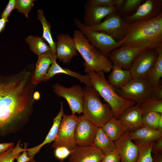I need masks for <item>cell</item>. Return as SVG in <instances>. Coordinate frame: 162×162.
<instances>
[{
  "instance_id": "6da1fadb",
  "label": "cell",
  "mask_w": 162,
  "mask_h": 162,
  "mask_svg": "<svg viewBox=\"0 0 162 162\" xmlns=\"http://www.w3.org/2000/svg\"><path fill=\"white\" fill-rule=\"evenodd\" d=\"M34 66L29 65L16 73L0 75V137L18 131L28 123L34 111L32 81Z\"/></svg>"
},
{
  "instance_id": "7a4b0ae2",
  "label": "cell",
  "mask_w": 162,
  "mask_h": 162,
  "mask_svg": "<svg viewBox=\"0 0 162 162\" xmlns=\"http://www.w3.org/2000/svg\"><path fill=\"white\" fill-rule=\"evenodd\" d=\"M124 38L121 46L147 49L162 47V13L149 20L128 23Z\"/></svg>"
},
{
  "instance_id": "3957f363",
  "label": "cell",
  "mask_w": 162,
  "mask_h": 162,
  "mask_svg": "<svg viewBox=\"0 0 162 162\" xmlns=\"http://www.w3.org/2000/svg\"><path fill=\"white\" fill-rule=\"evenodd\" d=\"M73 38L77 51L85 60L83 66L85 73L87 74L93 71L108 73L111 70L112 62L91 44L79 30L74 31Z\"/></svg>"
},
{
  "instance_id": "277c9868",
  "label": "cell",
  "mask_w": 162,
  "mask_h": 162,
  "mask_svg": "<svg viewBox=\"0 0 162 162\" xmlns=\"http://www.w3.org/2000/svg\"><path fill=\"white\" fill-rule=\"evenodd\" d=\"M87 74L92 87L110 106L116 118L118 119L127 109L136 104L134 102L124 99L118 95L116 88L106 78L104 72L93 71Z\"/></svg>"
},
{
  "instance_id": "5b68a950",
  "label": "cell",
  "mask_w": 162,
  "mask_h": 162,
  "mask_svg": "<svg viewBox=\"0 0 162 162\" xmlns=\"http://www.w3.org/2000/svg\"><path fill=\"white\" fill-rule=\"evenodd\" d=\"M83 90V114L96 127L102 128L113 117L112 109L107 103H102L99 94L92 86H85Z\"/></svg>"
},
{
  "instance_id": "8992f818",
  "label": "cell",
  "mask_w": 162,
  "mask_h": 162,
  "mask_svg": "<svg viewBox=\"0 0 162 162\" xmlns=\"http://www.w3.org/2000/svg\"><path fill=\"white\" fill-rule=\"evenodd\" d=\"M74 21L75 26L90 44L108 58L112 51L121 46L125 41V38L117 41L111 36L102 32L89 30L76 17L74 18Z\"/></svg>"
},
{
  "instance_id": "52a82bcc",
  "label": "cell",
  "mask_w": 162,
  "mask_h": 162,
  "mask_svg": "<svg viewBox=\"0 0 162 162\" xmlns=\"http://www.w3.org/2000/svg\"><path fill=\"white\" fill-rule=\"evenodd\" d=\"M78 117L75 114H63L56 138L52 144L55 148L64 147L72 151L76 147L75 136Z\"/></svg>"
},
{
  "instance_id": "ba28073f",
  "label": "cell",
  "mask_w": 162,
  "mask_h": 162,
  "mask_svg": "<svg viewBox=\"0 0 162 162\" xmlns=\"http://www.w3.org/2000/svg\"><path fill=\"white\" fill-rule=\"evenodd\" d=\"M152 88L146 78H133L124 86L116 90L123 98L140 104L150 98Z\"/></svg>"
},
{
  "instance_id": "9c48e42d",
  "label": "cell",
  "mask_w": 162,
  "mask_h": 162,
  "mask_svg": "<svg viewBox=\"0 0 162 162\" xmlns=\"http://www.w3.org/2000/svg\"><path fill=\"white\" fill-rule=\"evenodd\" d=\"M128 24L120 14L116 11L108 15L103 21L98 24L91 26H86L83 24L89 30L102 32L118 41L124 38Z\"/></svg>"
},
{
  "instance_id": "30bf717a",
  "label": "cell",
  "mask_w": 162,
  "mask_h": 162,
  "mask_svg": "<svg viewBox=\"0 0 162 162\" xmlns=\"http://www.w3.org/2000/svg\"><path fill=\"white\" fill-rule=\"evenodd\" d=\"M53 91L58 97L64 98L67 101L72 114L82 112L84 101L83 88L78 85L67 88L56 83L53 86Z\"/></svg>"
},
{
  "instance_id": "8fae6325",
  "label": "cell",
  "mask_w": 162,
  "mask_h": 162,
  "mask_svg": "<svg viewBox=\"0 0 162 162\" xmlns=\"http://www.w3.org/2000/svg\"><path fill=\"white\" fill-rule=\"evenodd\" d=\"M158 49L146 50L136 57L129 70L133 78H146L157 59Z\"/></svg>"
},
{
  "instance_id": "7c38bea8",
  "label": "cell",
  "mask_w": 162,
  "mask_h": 162,
  "mask_svg": "<svg viewBox=\"0 0 162 162\" xmlns=\"http://www.w3.org/2000/svg\"><path fill=\"white\" fill-rule=\"evenodd\" d=\"M147 50L148 49L141 47L121 46L112 51L108 58L112 64L129 70L136 57L141 52Z\"/></svg>"
},
{
  "instance_id": "4fadbf2b",
  "label": "cell",
  "mask_w": 162,
  "mask_h": 162,
  "mask_svg": "<svg viewBox=\"0 0 162 162\" xmlns=\"http://www.w3.org/2000/svg\"><path fill=\"white\" fill-rule=\"evenodd\" d=\"M162 13V0H147L140 4L133 14L124 17L126 22L131 23L152 19Z\"/></svg>"
},
{
  "instance_id": "5bb4252c",
  "label": "cell",
  "mask_w": 162,
  "mask_h": 162,
  "mask_svg": "<svg viewBox=\"0 0 162 162\" xmlns=\"http://www.w3.org/2000/svg\"><path fill=\"white\" fill-rule=\"evenodd\" d=\"M98 129V128L90 122L83 114L78 117L75 131L76 145L94 146Z\"/></svg>"
},
{
  "instance_id": "9a60e30c",
  "label": "cell",
  "mask_w": 162,
  "mask_h": 162,
  "mask_svg": "<svg viewBox=\"0 0 162 162\" xmlns=\"http://www.w3.org/2000/svg\"><path fill=\"white\" fill-rule=\"evenodd\" d=\"M56 54L57 59L63 64L69 63L74 56L78 54L73 38L66 33H61L57 36Z\"/></svg>"
},
{
  "instance_id": "2e32d148",
  "label": "cell",
  "mask_w": 162,
  "mask_h": 162,
  "mask_svg": "<svg viewBox=\"0 0 162 162\" xmlns=\"http://www.w3.org/2000/svg\"><path fill=\"white\" fill-rule=\"evenodd\" d=\"M104 154L94 146L76 145L70 155L68 162H100Z\"/></svg>"
},
{
  "instance_id": "e0dca14e",
  "label": "cell",
  "mask_w": 162,
  "mask_h": 162,
  "mask_svg": "<svg viewBox=\"0 0 162 162\" xmlns=\"http://www.w3.org/2000/svg\"><path fill=\"white\" fill-rule=\"evenodd\" d=\"M129 130L114 142L121 158V162H136L139 154L138 148L129 135Z\"/></svg>"
},
{
  "instance_id": "ac0fdd59",
  "label": "cell",
  "mask_w": 162,
  "mask_h": 162,
  "mask_svg": "<svg viewBox=\"0 0 162 162\" xmlns=\"http://www.w3.org/2000/svg\"><path fill=\"white\" fill-rule=\"evenodd\" d=\"M84 9L83 23L86 26L98 24L108 15L117 11L115 6L104 7L87 4L84 5Z\"/></svg>"
},
{
  "instance_id": "d6986e66",
  "label": "cell",
  "mask_w": 162,
  "mask_h": 162,
  "mask_svg": "<svg viewBox=\"0 0 162 162\" xmlns=\"http://www.w3.org/2000/svg\"><path fill=\"white\" fill-rule=\"evenodd\" d=\"M57 59L56 53L51 50L38 56V59L33 73L32 81L37 85L43 81L52 62Z\"/></svg>"
},
{
  "instance_id": "ffe728a7",
  "label": "cell",
  "mask_w": 162,
  "mask_h": 162,
  "mask_svg": "<svg viewBox=\"0 0 162 162\" xmlns=\"http://www.w3.org/2000/svg\"><path fill=\"white\" fill-rule=\"evenodd\" d=\"M142 116L140 106L136 104L127 109L118 119L129 130H136L143 126Z\"/></svg>"
},
{
  "instance_id": "44dd1931",
  "label": "cell",
  "mask_w": 162,
  "mask_h": 162,
  "mask_svg": "<svg viewBox=\"0 0 162 162\" xmlns=\"http://www.w3.org/2000/svg\"><path fill=\"white\" fill-rule=\"evenodd\" d=\"M64 112L63 104L61 102L60 110L57 116L53 119V125L44 140L40 144L32 148H26L28 155L29 157L34 158L38 153L44 145L54 141L56 139L59 126Z\"/></svg>"
},
{
  "instance_id": "7402d4cb",
  "label": "cell",
  "mask_w": 162,
  "mask_h": 162,
  "mask_svg": "<svg viewBox=\"0 0 162 162\" xmlns=\"http://www.w3.org/2000/svg\"><path fill=\"white\" fill-rule=\"evenodd\" d=\"M61 74L75 77L80 82L85 84L86 86H92L90 78L88 74L82 75L70 69L62 68L57 63L56 60H55L52 64L42 81L46 82L56 74Z\"/></svg>"
},
{
  "instance_id": "603a6c76",
  "label": "cell",
  "mask_w": 162,
  "mask_h": 162,
  "mask_svg": "<svg viewBox=\"0 0 162 162\" xmlns=\"http://www.w3.org/2000/svg\"><path fill=\"white\" fill-rule=\"evenodd\" d=\"M111 70L108 81L115 88L123 87L133 79L130 70L123 69L118 65L112 64Z\"/></svg>"
},
{
  "instance_id": "cb8c5ba5",
  "label": "cell",
  "mask_w": 162,
  "mask_h": 162,
  "mask_svg": "<svg viewBox=\"0 0 162 162\" xmlns=\"http://www.w3.org/2000/svg\"><path fill=\"white\" fill-rule=\"evenodd\" d=\"M129 135L132 140L142 143L155 142L162 137V132L143 126L132 132H129Z\"/></svg>"
},
{
  "instance_id": "d4e9b609",
  "label": "cell",
  "mask_w": 162,
  "mask_h": 162,
  "mask_svg": "<svg viewBox=\"0 0 162 162\" xmlns=\"http://www.w3.org/2000/svg\"><path fill=\"white\" fill-rule=\"evenodd\" d=\"M106 135L112 140H118L128 130L129 128L118 119L112 117L102 127Z\"/></svg>"
},
{
  "instance_id": "484cf974",
  "label": "cell",
  "mask_w": 162,
  "mask_h": 162,
  "mask_svg": "<svg viewBox=\"0 0 162 162\" xmlns=\"http://www.w3.org/2000/svg\"><path fill=\"white\" fill-rule=\"evenodd\" d=\"M94 145L100 149L104 154L113 151L116 148L115 142L106 135L101 127L98 128Z\"/></svg>"
},
{
  "instance_id": "4316f807",
  "label": "cell",
  "mask_w": 162,
  "mask_h": 162,
  "mask_svg": "<svg viewBox=\"0 0 162 162\" xmlns=\"http://www.w3.org/2000/svg\"><path fill=\"white\" fill-rule=\"evenodd\" d=\"M158 51L156 62L146 78L152 88L159 84L160 79L162 76V47L158 48Z\"/></svg>"
},
{
  "instance_id": "83f0119b",
  "label": "cell",
  "mask_w": 162,
  "mask_h": 162,
  "mask_svg": "<svg viewBox=\"0 0 162 162\" xmlns=\"http://www.w3.org/2000/svg\"><path fill=\"white\" fill-rule=\"evenodd\" d=\"M38 19L40 21L43 27V33L42 38L48 43L51 50L56 53V42L53 39L51 34L50 23L47 20L42 10L37 11Z\"/></svg>"
},
{
  "instance_id": "f1b7e54d",
  "label": "cell",
  "mask_w": 162,
  "mask_h": 162,
  "mask_svg": "<svg viewBox=\"0 0 162 162\" xmlns=\"http://www.w3.org/2000/svg\"><path fill=\"white\" fill-rule=\"evenodd\" d=\"M25 41L29 45L30 50L38 56L51 50L42 38L30 35Z\"/></svg>"
},
{
  "instance_id": "f546056e",
  "label": "cell",
  "mask_w": 162,
  "mask_h": 162,
  "mask_svg": "<svg viewBox=\"0 0 162 162\" xmlns=\"http://www.w3.org/2000/svg\"><path fill=\"white\" fill-rule=\"evenodd\" d=\"M139 152L138 158L136 162H152V147L155 142L142 143L135 140Z\"/></svg>"
},
{
  "instance_id": "4dcf8cb0",
  "label": "cell",
  "mask_w": 162,
  "mask_h": 162,
  "mask_svg": "<svg viewBox=\"0 0 162 162\" xmlns=\"http://www.w3.org/2000/svg\"><path fill=\"white\" fill-rule=\"evenodd\" d=\"M138 104L142 115L151 112L162 113V100L155 99L150 97Z\"/></svg>"
},
{
  "instance_id": "1f68e13d",
  "label": "cell",
  "mask_w": 162,
  "mask_h": 162,
  "mask_svg": "<svg viewBox=\"0 0 162 162\" xmlns=\"http://www.w3.org/2000/svg\"><path fill=\"white\" fill-rule=\"evenodd\" d=\"M21 140H19L16 146L0 154V162H13L19 156L24 149L20 146Z\"/></svg>"
},
{
  "instance_id": "d6a6232c",
  "label": "cell",
  "mask_w": 162,
  "mask_h": 162,
  "mask_svg": "<svg viewBox=\"0 0 162 162\" xmlns=\"http://www.w3.org/2000/svg\"><path fill=\"white\" fill-rule=\"evenodd\" d=\"M160 113L151 112L143 115L142 122L143 126L158 130V122Z\"/></svg>"
},
{
  "instance_id": "836d02e7",
  "label": "cell",
  "mask_w": 162,
  "mask_h": 162,
  "mask_svg": "<svg viewBox=\"0 0 162 162\" xmlns=\"http://www.w3.org/2000/svg\"><path fill=\"white\" fill-rule=\"evenodd\" d=\"M33 0H16V9L18 12L23 14L26 17L28 18V13L34 5Z\"/></svg>"
},
{
  "instance_id": "e575fe53",
  "label": "cell",
  "mask_w": 162,
  "mask_h": 162,
  "mask_svg": "<svg viewBox=\"0 0 162 162\" xmlns=\"http://www.w3.org/2000/svg\"><path fill=\"white\" fill-rule=\"evenodd\" d=\"M144 2V0H124L120 11L122 13L127 14L137 9Z\"/></svg>"
},
{
  "instance_id": "d590c367",
  "label": "cell",
  "mask_w": 162,
  "mask_h": 162,
  "mask_svg": "<svg viewBox=\"0 0 162 162\" xmlns=\"http://www.w3.org/2000/svg\"><path fill=\"white\" fill-rule=\"evenodd\" d=\"M72 151H70L64 147H60L55 148L54 151L55 156L60 160L61 162L70 155Z\"/></svg>"
},
{
  "instance_id": "8d00e7d4",
  "label": "cell",
  "mask_w": 162,
  "mask_h": 162,
  "mask_svg": "<svg viewBox=\"0 0 162 162\" xmlns=\"http://www.w3.org/2000/svg\"><path fill=\"white\" fill-rule=\"evenodd\" d=\"M103 162H121V158L116 148L114 151L104 154Z\"/></svg>"
},
{
  "instance_id": "74e56055",
  "label": "cell",
  "mask_w": 162,
  "mask_h": 162,
  "mask_svg": "<svg viewBox=\"0 0 162 162\" xmlns=\"http://www.w3.org/2000/svg\"><path fill=\"white\" fill-rule=\"evenodd\" d=\"M86 4L104 7L114 6V0H88Z\"/></svg>"
},
{
  "instance_id": "f35d334b",
  "label": "cell",
  "mask_w": 162,
  "mask_h": 162,
  "mask_svg": "<svg viewBox=\"0 0 162 162\" xmlns=\"http://www.w3.org/2000/svg\"><path fill=\"white\" fill-rule=\"evenodd\" d=\"M16 0H10L1 14L2 18L8 19L12 11L16 9Z\"/></svg>"
},
{
  "instance_id": "ab89813d",
  "label": "cell",
  "mask_w": 162,
  "mask_h": 162,
  "mask_svg": "<svg viewBox=\"0 0 162 162\" xmlns=\"http://www.w3.org/2000/svg\"><path fill=\"white\" fill-rule=\"evenodd\" d=\"M150 98L158 100H162V85L158 86L152 88Z\"/></svg>"
},
{
  "instance_id": "60d3db41",
  "label": "cell",
  "mask_w": 162,
  "mask_h": 162,
  "mask_svg": "<svg viewBox=\"0 0 162 162\" xmlns=\"http://www.w3.org/2000/svg\"><path fill=\"white\" fill-rule=\"evenodd\" d=\"M28 145L27 143L25 142L24 143V151L21 154L17 157L15 159L17 162H27L32 158H34L29 157L28 155V153L26 150Z\"/></svg>"
},
{
  "instance_id": "b9f144b4",
  "label": "cell",
  "mask_w": 162,
  "mask_h": 162,
  "mask_svg": "<svg viewBox=\"0 0 162 162\" xmlns=\"http://www.w3.org/2000/svg\"><path fill=\"white\" fill-rule=\"evenodd\" d=\"M155 142L152 147V152L155 154L162 153V137L159 139Z\"/></svg>"
},
{
  "instance_id": "7bdbcfd3",
  "label": "cell",
  "mask_w": 162,
  "mask_h": 162,
  "mask_svg": "<svg viewBox=\"0 0 162 162\" xmlns=\"http://www.w3.org/2000/svg\"><path fill=\"white\" fill-rule=\"evenodd\" d=\"M13 142L2 143H0V154L14 146Z\"/></svg>"
},
{
  "instance_id": "ee69618b",
  "label": "cell",
  "mask_w": 162,
  "mask_h": 162,
  "mask_svg": "<svg viewBox=\"0 0 162 162\" xmlns=\"http://www.w3.org/2000/svg\"><path fill=\"white\" fill-rule=\"evenodd\" d=\"M8 22L7 18H2L0 19V33L4 29L7 23Z\"/></svg>"
},
{
  "instance_id": "f6af8a7d",
  "label": "cell",
  "mask_w": 162,
  "mask_h": 162,
  "mask_svg": "<svg viewBox=\"0 0 162 162\" xmlns=\"http://www.w3.org/2000/svg\"><path fill=\"white\" fill-rule=\"evenodd\" d=\"M124 1V0H114V5L116 9L121 10Z\"/></svg>"
},
{
  "instance_id": "bcb514c9",
  "label": "cell",
  "mask_w": 162,
  "mask_h": 162,
  "mask_svg": "<svg viewBox=\"0 0 162 162\" xmlns=\"http://www.w3.org/2000/svg\"><path fill=\"white\" fill-rule=\"evenodd\" d=\"M152 162H162V153L155 154Z\"/></svg>"
},
{
  "instance_id": "7dc6e473",
  "label": "cell",
  "mask_w": 162,
  "mask_h": 162,
  "mask_svg": "<svg viewBox=\"0 0 162 162\" xmlns=\"http://www.w3.org/2000/svg\"><path fill=\"white\" fill-rule=\"evenodd\" d=\"M158 130L162 132V113L160 114L158 124Z\"/></svg>"
},
{
  "instance_id": "c3c4849f",
  "label": "cell",
  "mask_w": 162,
  "mask_h": 162,
  "mask_svg": "<svg viewBox=\"0 0 162 162\" xmlns=\"http://www.w3.org/2000/svg\"><path fill=\"white\" fill-rule=\"evenodd\" d=\"M40 98V92L38 91H35L33 94V98L35 100H39Z\"/></svg>"
},
{
  "instance_id": "681fc988",
  "label": "cell",
  "mask_w": 162,
  "mask_h": 162,
  "mask_svg": "<svg viewBox=\"0 0 162 162\" xmlns=\"http://www.w3.org/2000/svg\"><path fill=\"white\" fill-rule=\"evenodd\" d=\"M33 158H32L31 159H30L28 161H27V162H37Z\"/></svg>"
},
{
  "instance_id": "f907efd6",
  "label": "cell",
  "mask_w": 162,
  "mask_h": 162,
  "mask_svg": "<svg viewBox=\"0 0 162 162\" xmlns=\"http://www.w3.org/2000/svg\"><path fill=\"white\" fill-rule=\"evenodd\" d=\"M100 162H103L102 161Z\"/></svg>"
}]
</instances>
